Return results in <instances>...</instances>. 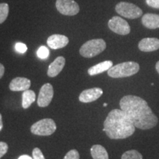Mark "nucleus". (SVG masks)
Wrapping results in <instances>:
<instances>
[{
	"mask_svg": "<svg viewBox=\"0 0 159 159\" xmlns=\"http://www.w3.org/2000/svg\"><path fill=\"white\" fill-rule=\"evenodd\" d=\"M91 154L94 159H109L108 152L104 147L99 144H95L91 148Z\"/></svg>",
	"mask_w": 159,
	"mask_h": 159,
	"instance_id": "obj_17",
	"label": "nucleus"
},
{
	"mask_svg": "<svg viewBox=\"0 0 159 159\" xmlns=\"http://www.w3.org/2000/svg\"><path fill=\"white\" fill-rule=\"evenodd\" d=\"M108 27L111 31L116 34L126 35L130 33V27L129 24L119 16H114L109 20Z\"/></svg>",
	"mask_w": 159,
	"mask_h": 159,
	"instance_id": "obj_7",
	"label": "nucleus"
},
{
	"mask_svg": "<svg viewBox=\"0 0 159 159\" xmlns=\"http://www.w3.org/2000/svg\"><path fill=\"white\" fill-rule=\"evenodd\" d=\"M143 25L147 28L155 30L159 28V15L147 13L143 16L142 19Z\"/></svg>",
	"mask_w": 159,
	"mask_h": 159,
	"instance_id": "obj_15",
	"label": "nucleus"
},
{
	"mask_svg": "<svg viewBox=\"0 0 159 159\" xmlns=\"http://www.w3.org/2000/svg\"><path fill=\"white\" fill-rule=\"evenodd\" d=\"M3 128V122H2V117L0 114V131L2 130V129Z\"/></svg>",
	"mask_w": 159,
	"mask_h": 159,
	"instance_id": "obj_29",
	"label": "nucleus"
},
{
	"mask_svg": "<svg viewBox=\"0 0 159 159\" xmlns=\"http://www.w3.org/2000/svg\"><path fill=\"white\" fill-rule=\"evenodd\" d=\"M54 95L53 87L50 83H46L41 88L38 97V105L41 108L48 106Z\"/></svg>",
	"mask_w": 159,
	"mask_h": 159,
	"instance_id": "obj_9",
	"label": "nucleus"
},
{
	"mask_svg": "<svg viewBox=\"0 0 159 159\" xmlns=\"http://www.w3.org/2000/svg\"><path fill=\"white\" fill-rule=\"evenodd\" d=\"M139 49L141 51L149 52L159 49V39L156 38H145L139 43Z\"/></svg>",
	"mask_w": 159,
	"mask_h": 159,
	"instance_id": "obj_12",
	"label": "nucleus"
},
{
	"mask_svg": "<svg viewBox=\"0 0 159 159\" xmlns=\"http://www.w3.org/2000/svg\"><path fill=\"white\" fill-rule=\"evenodd\" d=\"M15 49L17 52L21 53V54H24L27 50V47L26 44L21 42H18L16 43L15 45Z\"/></svg>",
	"mask_w": 159,
	"mask_h": 159,
	"instance_id": "obj_23",
	"label": "nucleus"
},
{
	"mask_svg": "<svg viewBox=\"0 0 159 159\" xmlns=\"http://www.w3.org/2000/svg\"><path fill=\"white\" fill-rule=\"evenodd\" d=\"M56 8L60 13L65 16L77 15L80 11V7L74 0H57Z\"/></svg>",
	"mask_w": 159,
	"mask_h": 159,
	"instance_id": "obj_8",
	"label": "nucleus"
},
{
	"mask_svg": "<svg viewBox=\"0 0 159 159\" xmlns=\"http://www.w3.org/2000/svg\"><path fill=\"white\" fill-rule=\"evenodd\" d=\"M9 13V5L7 3H0V24L7 19Z\"/></svg>",
	"mask_w": 159,
	"mask_h": 159,
	"instance_id": "obj_20",
	"label": "nucleus"
},
{
	"mask_svg": "<svg viewBox=\"0 0 159 159\" xmlns=\"http://www.w3.org/2000/svg\"><path fill=\"white\" fill-rule=\"evenodd\" d=\"M4 73H5V66L2 63H0V79L3 77Z\"/></svg>",
	"mask_w": 159,
	"mask_h": 159,
	"instance_id": "obj_27",
	"label": "nucleus"
},
{
	"mask_svg": "<svg viewBox=\"0 0 159 159\" xmlns=\"http://www.w3.org/2000/svg\"><path fill=\"white\" fill-rule=\"evenodd\" d=\"M146 3L150 7L159 9V0H146Z\"/></svg>",
	"mask_w": 159,
	"mask_h": 159,
	"instance_id": "obj_26",
	"label": "nucleus"
},
{
	"mask_svg": "<svg viewBox=\"0 0 159 159\" xmlns=\"http://www.w3.org/2000/svg\"><path fill=\"white\" fill-rule=\"evenodd\" d=\"M8 150V145L5 142H0V158L5 156Z\"/></svg>",
	"mask_w": 159,
	"mask_h": 159,
	"instance_id": "obj_25",
	"label": "nucleus"
},
{
	"mask_svg": "<svg viewBox=\"0 0 159 159\" xmlns=\"http://www.w3.org/2000/svg\"><path fill=\"white\" fill-rule=\"evenodd\" d=\"M49 55V49L47 47L42 46L40 48L38 49L37 51V55L39 58L41 59H46L47 58Z\"/></svg>",
	"mask_w": 159,
	"mask_h": 159,
	"instance_id": "obj_21",
	"label": "nucleus"
},
{
	"mask_svg": "<svg viewBox=\"0 0 159 159\" xmlns=\"http://www.w3.org/2000/svg\"><path fill=\"white\" fill-rule=\"evenodd\" d=\"M18 159H33V158H31L30 156H27V155H23V156H20Z\"/></svg>",
	"mask_w": 159,
	"mask_h": 159,
	"instance_id": "obj_28",
	"label": "nucleus"
},
{
	"mask_svg": "<svg viewBox=\"0 0 159 159\" xmlns=\"http://www.w3.org/2000/svg\"><path fill=\"white\" fill-rule=\"evenodd\" d=\"M57 126L52 119H43L31 126V133L37 136H50L56 130Z\"/></svg>",
	"mask_w": 159,
	"mask_h": 159,
	"instance_id": "obj_5",
	"label": "nucleus"
},
{
	"mask_svg": "<svg viewBox=\"0 0 159 159\" xmlns=\"http://www.w3.org/2000/svg\"><path fill=\"white\" fill-rule=\"evenodd\" d=\"M119 105L137 128L148 130L158 124L157 116L152 113L148 102L141 97L127 95L121 99Z\"/></svg>",
	"mask_w": 159,
	"mask_h": 159,
	"instance_id": "obj_1",
	"label": "nucleus"
},
{
	"mask_svg": "<svg viewBox=\"0 0 159 159\" xmlns=\"http://www.w3.org/2000/svg\"><path fill=\"white\" fill-rule=\"evenodd\" d=\"M66 60L63 57L59 56L49 66L47 75L49 77H55L60 74L65 66Z\"/></svg>",
	"mask_w": 159,
	"mask_h": 159,
	"instance_id": "obj_14",
	"label": "nucleus"
},
{
	"mask_svg": "<svg viewBox=\"0 0 159 159\" xmlns=\"http://www.w3.org/2000/svg\"><path fill=\"white\" fill-rule=\"evenodd\" d=\"M106 48V43L103 39H92L86 41L80 49L83 57L91 58L100 54Z\"/></svg>",
	"mask_w": 159,
	"mask_h": 159,
	"instance_id": "obj_4",
	"label": "nucleus"
},
{
	"mask_svg": "<svg viewBox=\"0 0 159 159\" xmlns=\"http://www.w3.org/2000/svg\"><path fill=\"white\" fill-rule=\"evenodd\" d=\"M113 66V62L111 61H105L103 62H101L98 64L93 66L91 68L88 69V73L91 76L101 74L105 71H108L111 67Z\"/></svg>",
	"mask_w": 159,
	"mask_h": 159,
	"instance_id": "obj_16",
	"label": "nucleus"
},
{
	"mask_svg": "<svg viewBox=\"0 0 159 159\" xmlns=\"http://www.w3.org/2000/svg\"><path fill=\"white\" fill-rule=\"evenodd\" d=\"M135 128L134 123L122 109H114L105 119L103 131L111 139H123L132 136Z\"/></svg>",
	"mask_w": 159,
	"mask_h": 159,
	"instance_id": "obj_2",
	"label": "nucleus"
},
{
	"mask_svg": "<svg viewBox=\"0 0 159 159\" xmlns=\"http://www.w3.org/2000/svg\"><path fill=\"white\" fill-rule=\"evenodd\" d=\"M35 94L32 90H26L22 94V107L25 109L28 108L35 102Z\"/></svg>",
	"mask_w": 159,
	"mask_h": 159,
	"instance_id": "obj_18",
	"label": "nucleus"
},
{
	"mask_svg": "<svg viewBox=\"0 0 159 159\" xmlns=\"http://www.w3.org/2000/svg\"><path fill=\"white\" fill-rule=\"evenodd\" d=\"M47 45L53 49H61L69 43V39L63 35H52L47 39Z\"/></svg>",
	"mask_w": 159,
	"mask_h": 159,
	"instance_id": "obj_11",
	"label": "nucleus"
},
{
	"mask_svg": "<svg viewBox=\"0 0 159 159\" xmlns=\"http://www.w3.org/2000/svg\"><path fill=\"white\" fill-rule=\"evenodd\" d=\"M31 85V81L25 77H16L9 85L10 90L13 91H25L28 90Z\"/></svg>",
	"mask_w": 159,
	"mask_h": 159,
	"instance_id": "obj_13",
	"label": "nucleus"
},
{
	"mask_svg": "<svg viewBox=\"0 0 159 159\" xmlns=\"http://www.w3.org/2000/svg\"><path fill=\"white\" fill-rule=\"evenodd\" d=\"M63 159H80V154L76 150H71L69 151Z\"/></svg>",
	"mask_w": 159,
	"mask_h": 159,
	"instance_id": "obj_22",
	"label": "nucleus"
},
{
	"mask_svg": "<svg viewBox=\"0 0 159 159\" xmlns=\"http://www.w3.org/2000/svg\"><path fill=\"white\" fill-rule=\"evenodd\" d=\"M139 69L140 67L139 63L134 61H128L113 66L108 69V75L112 78H122L136 75L139 71Z\"/></svg>",
	"mask_w": 159,
	"mask_h": 159,
	"instance_id": "obj_3",
	"label": "nucleus"
},
{
	"mask_svg": "<svg viewBox=\"0 0 159 159\" xmlns=\"http://www.w3.org/2000/svg\"><path fill=\"white\" fill-rule=\"evenodd\" d=\"M156 71H158V73L159 74V61L156 63Z\"/></svg>",
	"mask_w": 159,
	"mask_h": 159,
	"instance_id": "obj_30",
	"label": "nucleus"
},
{
	"mask_svg": "<svg viewBox=\"0 0 159 159\" xmlns=\"http://www.w3.org/2000/svg\"><path fill=\"white\" fill-rule=\"evenodd\" d=\"M103 91L100 88H92L84 90L80 94L79 100L84 103L94 102L102 96Z\"/></svg>",
	"mask_w": 159,
	"mask_h": 159,
	"instance_id": "obj_10",
	"label": "nucleus"
},
{
	"mask_svg": "<svg viewBox=\"0 0 159 159\" xmlns=\"http://www.w3.org/2000/svg\"><path fill=\"white\" fill-rule=\"evenodd\" d=\"M107 105H108V104H107V103H104V104H103V106H105V107H106Z\"/></svg>",
	"mask_w": 159,
	"mask_h": 159,
	"instance_id": "obj_31",
	"label": "nucleus"
},
{
	"mask_svg": "<svg viewBox=\"0 0 159 159\" xmlns=\"http://www.w3.org/2000/svg\"><path fill=\"white\" fill-rule=\"evenodd\" d=\"M33 159H45L44 156L39 148H35L33 150Z\"/></svg>",
	"mask_w": 159,
	"mask_h": 159,
	"instance_id": "obj_24",
	"label": "nucleus"
},
{
	"mask_svg": "<svg viewBox=\"0 0 159 159\" xmlns=\"http://www.w3.org/2000/svg\"><path fill=\"white\" fill-rule=\"evenodd\" d=\"M115 9L117 13L120 16L130 19H137L142 15V11L138 6L126 2H121L118 3Z\"/></svg>",
	"mask_w": 159,
	"mask_h": 159,
	"instance_id": "obj_6",
	"label": "nucleus"
},
{
	"mask_svg": "<svg viewBox=\"0 0 159 159\" xmlns=\"http://www.w3.org/2000/svg\"><path fill=\"white\" fill-rule=\"evenodd\" d=\"M121 159H143L142 155L137 150H131L123 153Z\"/></svg>",
	"mask_w": 159,
	"mask_h": 159,
	"instance_id": "obj_19",
	"label": "nucleus"
}]
</instances>
